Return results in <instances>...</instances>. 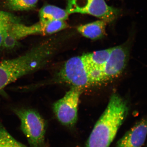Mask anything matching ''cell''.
I'll return each instance as SVG.
<instances>
[{"instance_id":"12","label":"cell","mask_w":147,"mask_h":147,"mask_svg":"<svg viewBox=\"0 0 147 147\" xmlns=\"http://www.w3.org/2000/svg\"><path fill=\"white\" fill-rule=\"evenodd\" d=\"M112 48L98 50L83 55L84 59L90 68L103 71L105 64L110 56Z\"/></svg>"},{"instance_id":"8","label":"cell","mask_w":147,"mask_h":147,"mask_svg":"<svg viewBox=\"0 0 147 147\" xmlns=\"http://www.w3.org/2000/svg\"><path fill=\"white\" fill-rule=\"evenodd\" d=\"M128 48L124 45L112 47L111 53L102 71V83L118 77L124 70L128 59Z\"/></svg>"},{"instance_id":"11","label":"cell","mask_w":147,"mask_h":147,"mask_svg":"<svg viewBox=\"0 0 147 147\" xmlns=\"http://www.w3.org/2000/svg\"><path fill=\"white\" fill-rule=\"evenodd\" d=\"M69 13L66 10L52 5L42 7L39 12L40 21H65L68 18Z\"/></svg>"},{"instance_id":"14","label":"cell","mask_w":147,"mask_h":147,"mask_svg":"<svg viewBox=\"0 0 147 147\" xmlns=\"http://www.w3.org/2000/svg\"><path fill=\"white\" fill-rule=\"evenodd\" d=\"M38 0H6L7 7L12 11L30 10L36 6Z\"/></svg>"},{"instance_id":"10","label":"cell","mask_w":147,"mask_h":147,"mask_svg":"<svg viewBox=\"0 0 147 147\" xmlns=\"http://www.w3.org/2000/svg\"><path fill=\"white\" fill-rule=\"evenodd\" d=\"M107 23L104 20H98L81 25L77 27V30L87 38L92 40L100 39L105 36Z\"/></svg>"},{"instance_id":"9","label":"cell","mask_w":147,"mask_h":147,"mask_svg":"<svg viewBox=\"0 0 147 147\" xmlns=\"http://www.w3.org/2000/svg\"><path fill=\"white\" fill-rule=\"evenodd\" d=\"M147 136V117L142 119L125 134L116 147H142Z\"/></svg>"},{"instance_id":"1","label":"cell","mask_w":147,"mask_h":147,"mask_svg":"<svg viewBox=\"0 0 147 147\" xmlns=\"http://www.w3.org/2000/svg\"><path fill=\"white\" fill-rule=\"evenodd\" d=\"M55 51L53 43L45 42L17 57L0 63V92L17 79L43 68L50 62Z\"/></svg>"},{"instance_id":"13","label":"cell","mask_w":147,"mask_h":147,"mask_svg":"<svg viewBox=\"0 0 147 147\" xmlns=\"http://www.w3.org/2000/svg\"><path fill=\"white\" fill-rule=\"evenodd\" d=\"M17 19L11 13L0 11V49H4V45L9 31Z\"/></svg>"},{"instance_id":"2","label":"cell","mask_w":147,"mask_h":147,"mask_svg":"<svg viewBox=\"0 0 147 147\" xmlns=\"http://www.w3.org/2000/svg\"><path fill=\"white\" fill-rule=\"evenodd\" d=\"M128 112V105L124 99L117 94L112 95L90 134L86 147H110Z\"/></svg>"},{"instance_id":"6","label":"cell","mask_w":147,"mask_h":147,"mask_svg":"<svg viewBox=\"0 0 147 147\" xmlns=\"http://www.w3.org/2000/svg\"><path fill=\"white\" fill-rule=\"evenodd\" d=\"M82 89L72 88L64 96L54 103L53 110L59 121L67 126H72L78 119V109Z\"/></svg>"},{"instance_id":"5","label":"cell","mask_w":147,"mask_h":147,"mask_svg":"<svg viewBox=\"0 0 147 147\" xmlns=\"http://www.w3.org/2000/svg\"><path fill=\"white\" fill-rule=\"evenodd\" d=\"M66 10L69 14H90L111 23L118 16L119 11L108 5L105 0H68Z\"/></svg>"},{"instance_id":"7","label":"cell","mask_w":147,"mask_h":147,"mask_svg":"<svg viewBox=\"0 0 147 147\" xmlns=\"http://www.w3.org/2000/svg\"><path fill=\"white\" fill-rule=\"evenodd\" d=\"M65 21H57L41 22L27 26L18 22L14 23L9 31V37L14 43L28 36L34 34L46 35L53 34L68 28Z\"/></svg>"},{"instance_id":"4","label":"cell","mask_w":147,"mask_h":147,"mask_svg":"<svg viewBox=\"0 0 147 147\" xmlns=\"http://www.w3.org/2000/svg\"><path fill=\"white\" fill-rule=\"evenodd\" d=\"M55 79V82L66 83L82 89L92 85L89 68L84 55L73 57L67 61Z\"/></svg>"},{"instance_id":"15","label":"cell","mask_w":147,"mask_h":147,"mask_svg":"<svg viewBox=\"0 0 147 147\" xmlns=\"http://www.w3.org/2000/svg\"><path fill=\"white\" fill-rule=\"evenodd\" d=\"M0 147H28L16 141L0 123Z\"/></svg>"},{"instance_id":"3","label":"cell","mask_w":147,"mask_h":147,"mask_svg":"<svg viewBox=\"0 0 147 147\" xmlns=\"http://www.w3.org/2000/svg\"><path fill=\"white\" fill-rule=\"evenodd\" d=\"M13 112L21 121V128L31 147H42L45 133V121L31 108H16Z\"/></svg>"}]
</instances>
